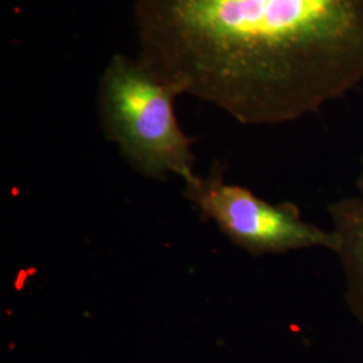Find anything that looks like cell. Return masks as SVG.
Segmentation results:
<instances>
[{"instance_id":"obj_4","label":"cell","mask_w":363,"mask_h":363,"mask_svg":"<svg viewBox=\"0 0 363 363\" xmlns=\"http://www.w3.org/2000/svg\"><path fill=\"white\" fill-rule=\"evenodd\" d=\"M328 214L337 237L335 255L345 279V301L363 328V201L342 198L328 205Z\"/></svg>"},{"instance_id":"obj_1","label":"cell","mask_w":363,"mask_h":363,"mask_svg":"<svg viewBox=\"0 0 363 363\" xmlns=\"http://www.w3.org/2000/svg\"><path fill=\"white\" fill-rule=\"evenodd\" d=\"M139 60L244 125L318 113L363 82V0H133Z\"/></svg>"},{"instance_id":"obj_5","label":"cell","mask_w":363,"mask_h":363,"mask_svg":"<svg viewBox=\"0 0 363 363\" xmlns=\"http://www.w3.org/2000/svg\"><path fill=\"white\" fill-rule=\"evenodd\" d=\"M355 187L358 191V196L363 201V155L361 157V167H359V172H358V177L355 181Z\"/></svg>"},{"instance_id":"obj_3","label":"cell","mask_w":363,"mask_h":363,"mask_svg":"<svg viewBox=\"0 0 363 363\" xmlns=\"http://www.w3.org/2000/svg\"><path fill=\"white\" fill-rule=\"evenodd\" d=\"M183 194L202 220H213L220 233L252 256L310 249L337 252L333 229L303 220L295 203H269L244 186L228 183L225 166L218 162L206 177L184 182Z\"/></svg>"},{"instance_id":"obj_2","label":"cell","mask_w":363,"mask_h":363,"mask_svg":"<svg viewBox=\"0 0 363 363\" xmlns=\"http://www.w3.org/2000/svg\"><path fill=\"white\" fill-rule=\"evenodd\" d=\"M179 96L139 58L124 54H115L100 76L97 109L103 132L145 178L179 175L187 182L195 177V139L183 132L175 115Z\"/></svg>"}]
</instances>
